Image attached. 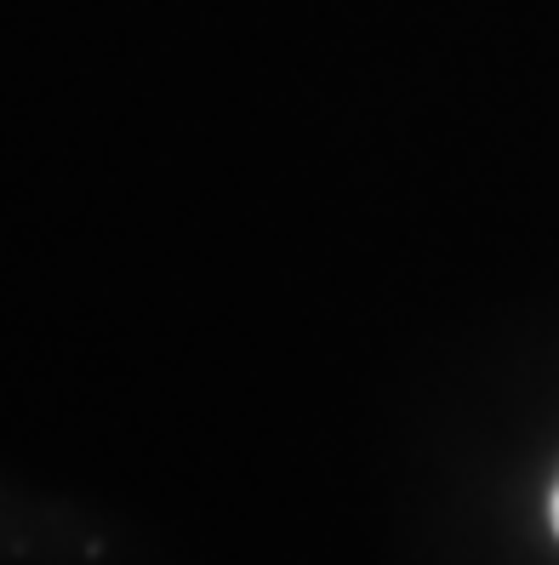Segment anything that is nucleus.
<instances>
[{
  "mask_svg": "<svg viewBox=\"0 0 559 565\" xmlns=\"http://www.w3.org/2000/svg\"><path fill=\"white\" fill-rule=\"evenodd\" d=\"M553 531H559V486H553Z\"/></svg>",
  "mask_w": 559,
  "mask_h": 565,
  "instance_id": "1",
  "label": "nucleus"
}]
</instances>
